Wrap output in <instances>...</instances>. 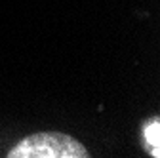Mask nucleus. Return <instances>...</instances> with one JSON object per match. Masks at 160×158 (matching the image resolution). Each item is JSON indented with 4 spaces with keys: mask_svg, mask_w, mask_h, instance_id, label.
<instances>
[{
    "mask_svg": "<svg viewBox=\"0 0 160 158\" xmlns=\"http://www.w3.org/2000/svg\"><path fill=\"white\" fill-rule=\"evenodd\" d=\"M145 141H147V147H151V152L152 156H160V124H158V118L147 122L145 124Z\"/></svg>",
    "mask_w": 160,
    "mask_h": 158,
    "instance_id": "f03ea898",
    "label": "nucleus"
},
{
    "mask_svg": "<svg viewBox=\"0 0 160 158\" xmlns=\"http://www.w3.org/2000/svg\"><path fill=\"white\" fill-rule=\"evenodd\" d=\"M88 149L59 131H40L19 141L8 158H88Z\"/></svg>",
    "mask_w": 160,
    "mask_h": 158,
    "instance_id": "f257e3e1",
    "label": "nucleus"
}]
</instances>
